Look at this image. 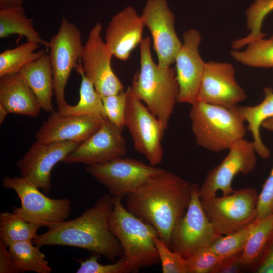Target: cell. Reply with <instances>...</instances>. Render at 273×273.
Instances as JSON below:
<instances>
[{
	"label": "cell",
	"mask_w": 273,
	"mask_h": 273,
	"mask_svg": "<svg viewBox=\"0 0 273 273\" xmlns=\"http://www.w3.org/2000/svg\"><path fill=\"white\" fill-rule=\"evenodd\" d=\"M199 185L193 184L189 205L171 235L172 250L187 259L198 251L209 248L221 236L215 230L202 208L198 193Z\"/></svg>",
	"instance_id": "10"
},
{
	"label": "cell",
	"mask_w": 273,
	"mask_h": 273,
	"mask_svg": "<svg viewBox=\"0 0 273 273\" xmlns=\"http://www.w3.org/2000/svg\"><path fill=\"white\" fill-rule=\"evenodd\" d=\"M258 273H273V234L259 260L254 265Z\"/></svg>",
	"instance_id": "38"
},
{
	"label": "cell",
	"mask_w": 273,
	"mask_h": 273,
	"mask_svg": "<svg viewBox=\"0 0 273 273\" xmlns=\"http://www.w3.org/2000/svg\"><path fill=\"white\" fill-rule=\"evenodd\" d=\"M231 54L236 60L250 67H273V36L258 39L244 51H232Z\"/></svg>",
	"instance_id": "30"
},
{
	"label": "cell",
	"mask_w": 273,
	"mask_h": 273,
	"mask_svg": "<svg viewBox=\"0 0 273 273\" xmlns=\"http://www.w3.org/2000/svg\"><path fill=\"white\" fill-rule=\"evenodd\" d=\"M223 259L209 248L201 249L185 259L187 273H212Z\"/></svg>",
	"instance_id": "34"
},
{
	"label": "cell",
	"mask_w": 273,
	"mask_h": 273,
	"mask_svg": "<svg viewBox=\"0 0 273 273\" xmlns=\"http://www.w3.org/2000/svg\"><path fill=\"white\" fill-rule=\"evenodd\" d=\"M221 162L207 173L198 188L200 199L216 195L218 191L225 196L234 191L232 183L239 174L247 175L252 172L257 164V153L252 141L245 138L237 141L229 150Z\"/></svg>",
	"instance_id": "12"
},
{
	"label": "cell",
	"mask_w": 273,
	"mask_h": 273,
	"mask_svg": "<svg viewBox=\"0 0 273 273\" xmlns=\"http://www.w3.org/2000/svg\"><path fill=\"white\" fill-rule=\"evenodd\" d=\"M36 96L41 108L52 112V97L54 92L53 75L49 55L25 65L18 72Z\"/></svg>",
	"instance_id": "22"
},
{
	"label": "cell",
	"mask_w": 273,
	"mask_h": 273,
	"mask_svg": "<svg viewBox=\"0 0 273 273\" xmlns=\"http://www.w3.org/2000/svg\"><path fill=\"white\" fill-rule=\"evenodd\" d=\"M2 187L14 190L20 200V207H13V212L27 222L42 224L66 220L71 211V200L47 197L36 185L21 177L5 176Z\"/></svg>",
	"instance_id": "7"
},
{
	"label": "cell",
	"mask_w": 273,
	"mask_h": 273,
	"mask_svg": "<svg viewBox=\"0 0 273 273\" xmlns=\"http://www.w3.org/2000/svg\"><path fill=\"white\" fill-rule=\"evenodd\" d=\"M0 105L7 111L31 117L42 109L36 96L19 73L0 77Z\"/></svg>",
	"instance_id": "21"
},
{
	"label": "cell",
	"mask_w": 273,
	"mask_h": 273,
	"mask_svg": "<svg viewBox=\"0 0 273 273\" xmlns=\"http://www.w3.org/2000/svg\"><path fill=\"white\" fill-rule=\"evenodd\" d=\"M238 111L248 124L247 130L250 132L255 151L263 159L270 157V151L263 143L260 135V128L266 120L273 117V89L266 88L264 98L259 104L255 106H238Z\"/></svg>",
	"instance_id": "23"
},
{
	"label": "cell",
	"mask_w": 273,
	"mask_h": 273,
	"mask_svg": "<svg viewBox=\"0 0 273 273\" xmlns=\"http://www.w3.org/2000/svg\"><path fill=\"white\" fill-rule=\"evenodd\" d=\"M193 184L165 170L126 195L127 209L153 226L172 250L171 235L190 202Z\"/></svg>",
	"instance_id": "1"
},
{
	"label": "cell",
	"mask_w": 273,
	"mask_h": 273,
	"mask_svg": "<svg viewBox=\"0 0 273 273\" xmlns=\"http://www.w3.org/2000/svg\"><path fill=\"white\" fill-rule=\"evenodd\" d=\"M102 26L97 22L83 46L80 61L83 72L101 97L117 94L124 86L111 65L113 56L101 37Z\"/></svg>",
	"instance_id": "13"
},
{
	"label": "cell",
	"mask_w": 273,
	"mask_h": 273,
	"mask_svg": "<svg viewBox=\"0 0 273 273\" xmlns=\"http://www.w3.org/2000/svg\"><path fill=\"white\" fill-rule=\"evenodd\" d=\"M201 40L199 32L194 29L187 30L183 34V43L174 62L179 85L178 102L192 105L198 101L205 64L199 52Z\"/></svg>",
	"instance_id": "17"
},
{
	"label": "cell",
	"mask_w": 273,
	"mask_h": 273,
	"mask_svg": "<svg viewBox=\"0 0 273 273\" xmlns=\"http://www.w3.org/2000/svg\"><path fill=\"white\" fill-rule=\"evenodd\" d=\"M122 130L108 119L100 128L71 152L63 161L68 164H101L125 157L127 149Z\"/></svg>",
	"instance_id": "16"
},
{
	"label": "cell",
	"mask_w": 273,
	"mask_h": 273,
	"mask_svg": "<svg viewBox=\"0 0 273 273\" xmlns=\"http://www.w3.org/2000/svg\"><path fill=\"white\" fill-rule=\"evenodd\" d=\"M144 25L136 10L127 6L113 15L105 30V43L113 55L128 60L143 39Z\"/></svg>",
	"instance_id": "20"
},
{
	"label": "cell",
	"mask_w": 273,
	"mask_h": 273,
	"mask_svg": "<svg viewBox=\"0 0 273 273\" xmlns=\"http://www.w3.org/2000/svg\"><path fill=\"white\" fill-rule=\"evenodd\" d=\"M253 224L254 221L238 231L219 236L209 248L223 259L242 252Z\"/></svg>",
	"instance_id": "32"
},
{
	"label": "cell",
	"mask_w": 273,
	"mask_h": 273,
	"mask_svg": "<svg viewBox=\"0 0 273 273\" xmlns=\"http://www.w3.org/2000/svg\"><path fill=\"white\" fill-rule=\"evenodd\" d=\"M33 241L16 242L8 249L18 272L50 273L52 269L40 247L33 245Z\"/></svg>",
	"instance_id": "26"
},
{
	"label": "cell",
	"mask_w": 273,
	"mask_h": 273,
	"mask_svg": "<svg viewBox=\"0 0 273 273\" xmlns=\"http://www.w3.org/2000/svg\"><path fill=\"white\" fill-rule=\"evenodd\" d=\"M24 0H0V9L23 5Z\"/></svg>",
	"instance_id": "41"
},
{
	"label": "cell",
	"mask_w": 273,
	"mask_h": 273,
	"mask_svg": "<svg viewBox=\"0 0 273 273\" xmlns=\"http://www.w3.org/2000/svg\"><path fill=\"white\" fill-rule=\"evenodd\" d=\"M33 22L27 16L23 5L0 9V38L17 34L25 37L27 41L44 46L48 51L49 42L43 40L34 29Z\"/></svg>",
	"instance_id": "24"
},
{
	"label": "cell",
	"mask_w": 273,
	"mask_h": 273,
	"mask_svg": "<svg viewBox=\"0 0 273 273\" xmlns=\"http://www.w3.org/2000/svg\"><path fill=\"white\" fill-rule=\"evenodd\" d=\"M105 119L90 115H62L53 111L36 133V139L46 143L69 141L80 144L96 132Z\"/></svg>",
	"instance_id": "19"
},
{
	"label": "cell",
	"mask_w": 273,
	"mask_h": 273,
	"mask_svg": "<svg viewBox=\"0 0 273 273\" xmlns=\"http://www.w3.org/2000/svg\"><path fill=\"white\" fill-rule=\"evenodd\" d=\"M139 47L140 70L134 76L130 87L166 130L178 102L179 85L175 68H162L155 63L149 37L143 38Z\"/></svg>",
	"instance_id": "3"
},
{
	"label": "cell",
	"mask_w": 273,
	"mask_h": 273,
	"mask_svg": "<svg viewBox=\"0 0 273 273\" xmlns=\"http://www.w3.org/2000/svg\"><path fill=\"white\" fill-rule=\"evenodd\" d=\"M86 172L104 186L112 197L123 198L165 169L124 157L88 165Z\"/></svg>",
	"instance_id": "11"
},
{
	"label": "cell",
	"mask_w": 273,
	"mask_h": 273,
	"mask_svg": "<svg viewBox=\"0 0 273 273\" xmlns=\"http://www.w3.org/2000/svg\"><path fill=\"white\" fill-rule=\"evenodd\" d=\"M79 145L69 141L46 143L36 140L16 166L22 177L48 193L52 189L53 167L63 162Z\"/></svg>",
	"instance_id": "15"
},
{
	"label": "cell",
	"mask_w": 273,
	"mask_h": 273,
	"mask_svg": "<svg viewBox=\"0 0 273 273\" xmlns=\"http://www.w3.org/2000/svg\"><path fill=\"white\" fill-rule=\"evenodd\" d=\"M258 195L255 189L245 188L222 197L200 199L204 212L220 235L238 231L257 217Z\"/></svg>",
	"instance_id": "6"
},
{
	"label": "cell",
	"mask_w": 273,
	"mask_h": 273,
	"mask_svg": "<svg viewBox=\"0 0 273 273\" xmlns=\"http://www.w3.org/2000/svg\"><path fill=\"white\" fill-rule=\"evenodd\" d=\"M246 98L238 84L233 66L210 61L205 64L198 101L225 107H234Z\"/></svg>",
	"instance_id": "18"
},
{
	"label": "cell",
	"mask_w": 273,
	"mask_h": 273,
	"mask_svg": "<svg viewBox=\"0 0 273 273\" xmlns=\"http://www.w3.org/2000/svg\"><path fill=\"white\" fill-rule=\"evenodd\" d=\"M113 207V197L105 195L79 216L47 224V231L38 235L33 242L39 247L48 245L78 247L114 262L123 257L124 252L109 226Z\"/></svg>",
	"instance_id": "2"
},
{
	"label": "cell",
	"mask_w": 273,
	"mask_h": 273,
	"mask_svg": "<svg viewBox=\"0 0 273 273\" xmlns=\"http://www.w3.org/2000/svg\"><path fill=\"white\" fill-rule=\"evenodd\" d=\"M273 213V166L258 195L257 219Z\"/></svg>",
	"instance_id": "37"
},
{
	"label": "cell",
	"mask_w": 273,
	"mask_h": 273,
	"mask_svg": "<svg viewBox=\"0 0 273 273\" xmlns=\"http://www.w3.org/2000/svg\"><path fill=\"white\" fill-rule=\"evenodd\" d=\"M273 234V213L256 219L241 253L243 266L254 265L262 255Z\"/></svg>",
	"instance_id": "27"
},
{
	"label": "cell",
	"mask_w": 273,
	"mask_h": 273,
	"mask_svg": "<svg viewBox=\"0 0 273 273\" xmlns=\"http://www.w3.org/2000/svg\"><path fill=\"white\" fill-rule=\"evenodd\" d=\"M8 114L7 111L2 105H0V124L3 123Z\"/></svg>",
	"instance_id": "43"
},
{
	"label": "cell",
	"mask_w": 273,
	"mask_h": 273,
	"mask_svg": "<svg viewBox=\"0 0 273 273\" xmlns=\"http://www.w3.org/2000/svg\"><path fill=\"white\" fill-rule=\"evenodd\" d=\"M272 10L273 0H255L246 13L247 27L250 33L246 37L234 41L232 48L240 49L258 39L264 38L266 34L261 32L262 23L265 16Z\"/></svg>",
	"instance_id": "31"
},
{
	"label": "cell",
	"mask_w": 273,
	"mask_h": 273,
	"mask_svg": "<svg viewBox=\"0 0 273 273\" xmlns=\"http://www.w3.org/2000/svg\"><path fill=\"white\" fill-rule=\"evenodd\" d=\"M242 252L223 259L212 273H237L243 266L241 261Z\"/></svg>",
	"instance_id": "39"
},
{
	"label": "cell",
	"mask_w": 273,
	"mask_h": 273,
	"mask_svg": "<svg viewBox=\"0 0 273 273\" xmlns=\"http://www.w3.org/2000/svg\"><path fill=\"white\" fill-rule=\"evenodd\" d=\"M126 91L125 127L129 131L135 150L144 155L150 165L156 166L162 161L161 141L165 130L145 104L134 95L130 86Z\"/></svg>",
	"instance_id": "8"
},
{
	"label": "cell",
	"mask_w": 273,
	"mask_h": 273,
	"mask_svg": "<svg viewBox=\"0 0 273 273\" xmlns=\"http://www.w3.org/2000/svg\"><path fill=\"white\" fill-rule=\"evenodd\" d=\"M44 226L26 221L14 212L0 214V242L7 248L11 244L32 240L38 236L37 231Z\"/></svg>",
	"instance_id": "28"
},
{
	"label": "cell",
	"mask_w": 273,
	"mask_h": 273,
	"mask_svg": "<svg viewBox=\"0 0 273 273\" xmlns=\"http://www.w3.org/2000/svg\"><path fill=\"white\" fill-rule=\"evenodd\" d=\"M101 98L107 118L122 129L125 127L124 118L127 98L126 90Z\"/></svg>",
	"instance_id": "35"
},
{
	"label": "cell",
	"mask_w": 273,
	"mask_h": 273,
	"mask_svg": "<svg viewBox=\"0 0 273 273\" xmlns=\"http://www.w3.org/2000/svg\"><path fill=\"white\" fill-rule=\"evenodd\" d=\"M163 273H187L186 260L170 249L158 236L153 237Z\"/></svg>",
	"instance_id": "33"
},
{
	"label": "cell",
	"mask_w": 273,
	"mask_h": 273,
	"mask_svg": "<svg viewBox=\"0 0 273 273\" xmlns=\"http://www.w3.org/2000/svg\"><path fill=\"white\" fill-rule=\"evenodd\" d=\"M100 255L92 253L85 260H78L80 267L77 273H129L128 264L124 256L111 264L103 265L98 261Z\"/></svg>",
	"instance_id": "36"
},
{
	"label": "cell",
	"mask_w": 273,
	"mask_h": 273,
	"mask_svg": "<svg viewBox=\"0 0 273 273\" xmlns=\"http://www.w3.org/2000/svg\"><path fill=\"white\" fill-rule=\"evenodd\" d=\"M12 257L7 247L0 242V273H17Z\"/></svg>",
	"instance_id": "40"
},
{
	"label": "cell",
	"mask_w": 273,
	"mask_h": 273,
	"mask_svg": "<svg viewBox=\"0 0 273 273\" xmlns=\"http://www.w3.org/2000/svg\"><path fill=\"white\" fill-rule=\"evenodd\" d=\"M75 69L81 77L79 102L74 106L67 104L57 112L62 115H90L106 119L102 98L85 76L80 59Z\"/></svg>",
	"instance_id": "25"
},
{
	"label": "cell",
	"mask_w": 273,
	"mask_h": 273,
	"mask_svg": "<svg viewBox=\"0 0 273 273\" xmlns=\"http://www.w3.org/2000/svg\"><path fill=\"white\" fill-rule=\"evenodd\" d=\"M189 117L196 144L210 151L229 150L246 135L237 106L229 108L198 101L191 105Z\"/></svg>",
	"instance_id": "4"
},
{
	"label": "cell",
	"mask_w": 273,
	"mask_h": 273,
	"mask_svg": "<svg viewBox=\"0 0 273 273\" xmlns=\"http://www.w3.org/2000/svg\"><path fill=\"white\" fill-rule=\"evenodd\" d=\"M39 46L37 43L27 41L2 52L0 54V77L18 73L25 65L46 54L44 50L36 51Z\"/></svg>",
	"instance_id": "29"
},
{
	"label": "cell",
	"mask_w": 273,
	"mask_h": 273,
	"mask_svg": "<svg viewBox=\"0 0 273 273\" xmlns=\"http://www.w3.org/2000/svg\"><path fill=\"white\" fill-rule=\"evenodd\" d=\"M123 198L113 197V207L109 218L111 231L120 242L130 272L152 267L159 262L153 240L159 236L156 230L130 213L121 202Z\"/></svg>",
	"instance_id": "5"
},
{
	"label": "cell",
	"mask_w": 273,
	"mask_h": 273,
	"mask_svg": "<svg viewBox=\"0 0 273 273\" xmlns=\"http://www.w3.org/2000/svg\"><path fill=\"white\" fill-rule=\"evenodd\" d=\"M83 46L79 28L62 17L58 32L49 42L48 49L58 110L67 104L65 88L72 69L78 64Z\"/></svg>",
	"instance_id": "9"
},
{
	"label": "cell",
	"mask_w": 273,
	"mask_h": 273,
	"mask_svg": "<svg viewBox=\"0 0 273 273\" xmlns=\"http://www.w3.org/2000/svg\"><path fill=\"white\" fill-rule=\"evenodd\" d=\"M140 16L151 33L158 65L170 67L182 43L175 29V16L167 0H147Z\"/></svg>",
	"instance_id": "14"
},
{
	"label": "cell",
	"mask_w": 273,
	"mask_h": 273,
	"mask_svg": "<svg viewBox=\"0 0 273 273\" xmlns=\"http://www.w3.org/2000/svg\"><path fill=\"white\" fill-rule=\"evenodd\" d=\"M262 127L273 132V117L265 120L262 124Z\"/></svg>",
	"instance_id": "42"
}]
</instances>
